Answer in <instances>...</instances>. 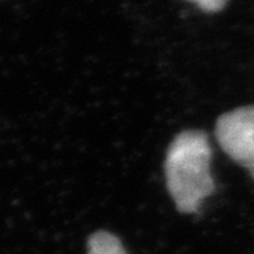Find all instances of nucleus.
<instances>
[{
    "label": "nucleus",
    "mask_w": 254,
    "mask_h": 254,
    "mask_svg": "<svg viewBox=\"0 0 254 254\" xmlns=\"http://www.w3.org/2000/svg\"><path fill=\"white\" fill-rule=\"evenodd\" d=\"M212 148L202 130H184L167 150L165 184L181 213H195L216 185L210 173Z\"/></svg>",
    "instance_id": "f257e3e1"
},
{
    "label": "nucleus",
    "mask_w": 254,
    "mask_h": 254,
    "mask_svg": "<svg viewBox=\"0 0 254 254\" xmlns=\"http://www.w3.org/2000/svg\"><path fill=\"white\" fill-rule=\"evenodd\" d=\"M215 134L223 151L254 180V106L237 108L222 115L216 122Z\"/></svg>",
    "instance_id": "f03ea898"
},
{
    "label": "nucleus",
    "mask_w": 254,
    "mask_h": 254,
    "mask_svg": "<svg viewBox=\"0 0 254 254\" xmlns=\"http://www.w3.org/2000/svg\"><path fill=\"white\" fill-rule=\"evenodd\" d=\"M88 254H127L126 249L115 235L99 230L88 239Z\"/></svg>",
    "instance_id": "7ed1b4c3"
},
{
    "label": "nucleus",
    "mask_w": 254,
    "mask_h": 254,
    "mask_svg": "<svg viewBox=\"0 0 254 254\" xmlns=\"http://www.w3.org/2000/svg\"><path fill=\"white\" fill-rule=\"evenodd\" d=\"M190 1L196 3L203 11L213 13V11H219L223 9L227 0H190Z\"/></svg>",
    "instance_id": "20e7f679"
}]
</instances>
